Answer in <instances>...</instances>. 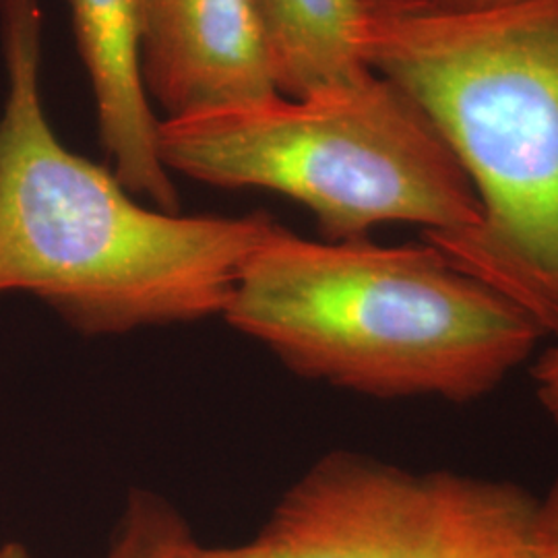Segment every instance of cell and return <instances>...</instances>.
<instances>
[{
    "mask_svg": "<svg viewBox=\"0 0 558 558\" xmlns=\"http://www.w3.org/2000/svg\"><path fill=\"white\" fill-rule=\"evenodd\" d=\"M532 380L542 412L558 428V339L534 359Z\"/></svg>",
    "mask_w": 558,
    "mask_h": 558,
    "instance_id": "30bf717a",
    "label": "cell"
},
{
    "mask_svg": "<svg viewBox=\"0 0 558 558\" xmlns=\"http://www.w3.org/2000/svg\"><path fill=\"white\" fill-rule=\"evenodd\" d=\"M81 60L98 108L100 141L114 177L135 197L180 214L172 174L158 156V124L140 71L137 0H69Z\"/></svg>",
    "mask_w": 558,
    "mask_h": 558,
    "instance_id": "52a82bcc",
    "label": "cell"
},
{
    "mask_svg": "<svg viewBox=\"0 0 558 558\" xmlns=\"http://www.w3.org/2000/svg\"><path fill=\"white\" fill-rule=\"evenodd\" d=\"M221 319L302 379L453 405L495 393L544 339L424 240L329 242L281 223L246 260Z\"/></svg>",
    "mask_w": 558,
    "mask_h": 558,
    "instance_id": "3957f363",
    "label": "cell"
},
{
    "mask_svg": "<svg viewBox=\"0 0 558 558\" xmlns=\"http://www.w3.org/2000/svg\"><path fill=\"white\" fill-rule=\"evenodd\" d=\"M362 57L435 122L478 195L476 226L422 240L558 339V0H368Z\"/></svg>",
    "mask_w": 558,
    "mask_h": 558,
    "instance_id": "7a4b0ae2",
    "label": "cell"
},
{
    "mask_svg": "<svg viewBox=\"0 0 558 558\" xmlns=\"http://www.w3.org/2000/svg\"><path fill=\"white\" fill-rule=\"evenodd\" d=\"M145 94L166 119L281 96L257 0H137Z\"/></svg>",
    "mask_w": 558,
    "mask_h": 558,
    "instance_id": "8992f818",
    "label": "cell"
},
{
    "mask_svg": "<svg viewBox=\"0 0 558 558\" xmlns=\"http://www.w3.org/2000/svg\"><path fill=\"white\" fill-rule=\"evenodd\" d=\"M199 546L189 521L170 500L135 488L124 500L104 558H197Z\"/></svg>",
    "mask_w": 558,
    "mask_h": 558,
    "instance_id": "9c48e42d",
    "label": "cell"
},
{
    "mask_svg": "<svg viewBox=\"0 0 558 558\" xmlns=\"http://www.w3.org/2000/svg\"><path fill=\"white\" fill-rule=\"evenodd\" d=\"M156 141L170 174L296 201L329 242L368 239L383 223L451 234L480 220L472 180L435 122L373 71L304 98L161 119Z\"/></svg>",
    "mask_w": 558,
    "mask_h": 558,
    "instance_id": "277c9868",
    "label": "cell"
},
{
    "mask_svg": "<svg viewBox=\"0 0 558 558\" xmlns=\"http://www.w3.org/2000/svg\"><path fill=\"white\" fill-rule=\"evenodd\" d=\"M542 499L513 480L408 470L359 451L317 459L251 539L197 558H544Z\"/></svg>",
    "mask_w": 558,
    "mask_h": 558,
    "instance_id": "5b68a950",
    "label": "cell"
},
{
    "mask_svg": "<svg viewBox=\"0 0 558 558\" xmlns=\"http://www.w3.org/2000/svg\"><path fill=\"white\" fill-rule=\"evenodd\" d=\"M368 0H257L274 81L286 98L348 85L371 73L362 57Z\"/></svg>",
    "mask_w": 558,
    "mask_h": 558,
    "instance_id": "ba28073f",
    "label": "cell"
},
{
    "mask_svg": "<svg viewBox=\"0 0 558 558\" xmlns=\"http://www.w3.org/2000/svg\"><path fill=\"white\" fill-rule=\"evenodd\" d=\"M0 558H32L27 548L17 542H4L0 544Z\"/></svg>",
    "mask_w": 558,
    "mask_h": 558,
    "instance_id": "4fadbf2b",
    "label": "cell"
},
{
    "mask_svg": "<svg viewBox=\"0 0 558 558\" xmlns=\"http://www.w3.org/2000/svg\"><path fill=\"white\" fill-rule=\"evenodd\" d=\"M424 2L437 11H445V13H468V11L507 7V4H515L521 0H424Z\"/></svg>",
    "mask_w": 558,
    "mask_h": 558,
    "instance_id": "7c38bea8",
    "label": "cell"
},
{
    "mask_svg": "<svg viewBox=\"0 0 558 558\" xmlns=\"http://www.w3.org/2000/svg\"><path fill=\"white\" fill-rule=\"evenodd\" d=\"M538 534L544 558H558V478L542 497Z\"/></svg>",
    "mask_w": 558,
    "mask_h": 558,
    "instance_id": "8fae6325",
    "label": "cell"
},
{
    "mask_svg": "<svg viewBox=\"0 0 558 558\" xmlns=\"http://www.w3.org/2000/svg\"><path fill=\"white\" fill-rule=\"evenodd\" d=\"M41 21L40 0H0V294H32L87 338L223 317L279 221L149 209L66 149L41 101Z\"/></svg>",
    "mask_w": 558,
    "mask_h": 558,
    "instance_id": "6da1fadb",
    "label": "cell"
}]
</instances>
